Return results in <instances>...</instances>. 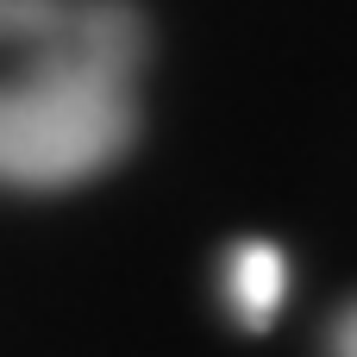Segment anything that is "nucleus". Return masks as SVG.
<instances>
[{"instance_id":"obj_1","label":"nucleus","mask_w":357,"mask_h":357,"mask_svg":"<svg viewBox=\"0 0 357 357\" xmlns=\"http://www.w3.org/2000/svg\"><path fill=\"white\" fill-rule=\"evenodd\" d=\"M151 25L132 0H0V188L107 176L144 126Z\"/></svg>"},{"instance_id":"obj_3","label":"nucleus","mask_w":357,"mask_h":357,"mask_svg":"<svg viewBox=\"0 0 357 357\" xmlns=\"http://www.w3.org/2000/svg\"><path fill=\"white\" fill-rule=\"evenodd\" d=\"M326 351H333V357H357V301H345V314L333 320V333H326Z\"/></svg>"},{"instance_id":"obj_2","label":"nucleus","mask_w":357,"mask_h":357,"mask_svg":"<svg viewBox=\"0 0 357 357\" xmlns=\"http://www.w3.org/2000/svg\"><path fill=\"white\" fill-rule=\"evenodd\" d=\"M220 289H226V314H232L245 333L276 326V314H282V301H289V257H282V245H270V238H238V245L226 251Z\"/></svg>"}]
</instances>
